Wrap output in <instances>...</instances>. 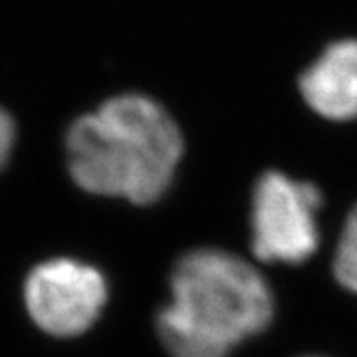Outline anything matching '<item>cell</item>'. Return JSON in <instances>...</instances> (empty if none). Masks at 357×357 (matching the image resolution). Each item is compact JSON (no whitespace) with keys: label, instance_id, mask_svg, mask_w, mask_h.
<instances>
[{"label":"cell","instance_id":"obj_1","mask_svg":"<svg viewBox=\"0 0 357 357\" xmlns=\"http://www.w3.org/2000/svg\"><path fill=\"white\" fill-rule=\"evenodd\" d=\"M185 153L183 131L165 105L145 93H119L77 117L66 135L68 171L84 191L157 203Z\"/></svg>","mask_w":357,"mask_h":357},{"label":"cell","instance_id":"obj_2","mask_svg":"<svg viewBox=\"0 0 357 357\" xmlns=\"http://www.w3.org/2000/svg\"><path fill=\"white\" fill-rule=\"evenodd\" d=\"M272 312L270 286L252 264L218 248H199L175 264L157 332L173 357H227L262 332Z\"/></svg>","mask_w":357,"mask_h":357},{"label":"cell","instance_id":"obj_3","mask_svg":"<svg viewBox=\"0 0 357 357\" xmlns=\"http://www.w3.org/2000/svg\"><path fill=\"white\" fill-rule=\"evenodd\" d=\"M321 192L316 185L266 171L252 192V252L262 262L300 264L318 250Z\"/></svg>","mask_w":357,"mask_h":357},{"label":"cell","instance_id":"obj_4","mask_svg":"<svg viewBox=\"0 0 357 357\" xmlns=\"http://www.w3.org/2000/svg\"><path fill=\"white\" fill-rule=\"evenodd\" d=\"M107 302V284L98 268L74 258H52L24 282V304L42 332L74 337L88 332Z\"/></svg>","mask_w":357,"mask_h":357},{"label":"cell","instance_id":"obj_5","mask_svg":"<svg viewBox=\"0 0 357 357\" xmlns=\"http://www.w3.org/2000/svg\"><path fill=\"white\" fill-rule=\"evenodd\" d=\"M298 91L307 107L328 121L357 119V38L330 42L302 70Z\"/></svg>","mask_w":357,"mask_h":357},{"label":"cell","instance_id":"obj_6","mask_svg":"<svg viewBox=\"0 0 357 357\" xmlns=\"http://www.w3.org/2000/svg\"><path fill=\"white\" fill-rule=\"evenodd\" d=\"M333 274L345 290L357 294V204L345 218L333 258Z\"/></svg>","mask_w":357,"mask_h":357},{"label":"cell","instance_id":"obj_7","mask_svg":"<svg viewBox=\"0 0 357 357\" xmlns=\"http://www.w3.org/2000/svg\"><path fill=\"white\" fill-rule=\"evenodd\" d=\"M16 143V126L8 112L0 107V169L8 163Z\"/></svg>","mask_w":357,"mask_h":357}]
</instances>
